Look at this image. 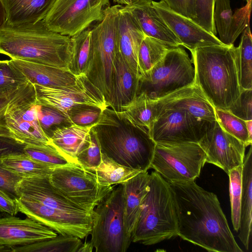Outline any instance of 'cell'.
I'll use <instances>...</instances> for the list:
<instances>
[{
	"label": "cell",
	"mask_w": 252,
	"mask_h": 252,
	"mask_svg": "<svg viewBox=\"0 0 252 252\" xmlns=\"http://www.w3.org/2000/svg\"><path fill=\"white\" fill-rule=\"evenodd\" d=\"M227 111L244 121L252 120V89H243Z\"/></svg>",
	"instance_id": "obj_47"
},
{
	"label": "cell",
	"mask_w": 252,
	"mask_h": 252,
	"mask_svg": "<svg viewBox=\"0 0 252 252\" xmlns=\"http://www.w3.org/2000/svg\"><path fill=\"white\" fill-rule=\"evenodd\" d=\"M195 82L215 108L225 110L234 103L241 85L238 47L208 46L190 51Z\"/></svg>",
	"instance_id": "obj_2"
},
{
	"label": "cell",
	"mask_w": 252,
	"mask_h": 252,
	"mask_svg": "<svg viewBox=\"0 0 252 252\" xmlns=\"http://www.w3.org/2000/svg\"><path fill=\"white\" fill-rule=\"evenodd\" d=\"M243 31L238 47L240 83L243 89H252V37L250 26Z\"/></svg>",
	"instance_id": "obj_36"
},
{
	"label": "cell",
	"mask_w": 252,
	"mask_h": 252,
	"mask_svg": "<svg viewBox=\"0 0 252 252\" xmlns=\"http://www.w3.org/2000/svg\"><path fill=\"white\" fill-rule=\"evenodd\" d=\"M91 242L96 252H125L131 242L124 227V197L119 184L97 205L93 214Z\"/></svg>",
	"instance_id": "obj_7"
},
{
	"label": "cell",
	"mask_w": 252,
	"mask_h": 252,
	"mask_svg": "<svg viewBox=\"0 0 252 252\" xmlns=\"http://www.w3.org/2000/svg\"><path fill=\"white\" fill-rule=\"evenodd\" d=\"M15 200L19 212L58 234L74 236L81 239L90 235L93 216L88 212H66L22 197Z\"/></svg>",
	"instance_id": "obj_13"
},
{
	"label": "cell",
	"mask_w": 252,
	"mask_h": 252,
	"mask_svg": "<svg viewBox=\"0 0 252 252\" xmlns=\"http://www.w3.org/2000/svg\"><path fill=\"white\" fill-rule=\"evenodd\" d=\"M92 128L101 153L108 158L141 172L150 168L156 143L148 129L133 125L109 107Z\"/></svg>",
	"instance_id": "obj_4"
},
{
	"label": "cell",
	"mask_w": 252,
	"mask_h": 252,
	"mask_svg": "<svg viewBox=\"0 0 252 252\" xmlns=\"http://www.w3.org/2000/svg\"><path fill=\"white\" fill-rule=\"evenodd\" d=\"M215 0H196V17L194 20L209 32L216 35L213 21Z\"/></svg>",
	"instance_id": "obj_45"
},
{
	"label": "cell",
	"mask_w": 252,
	"mask_h": 252,
	"mask_svg": "<svg viewBox=\"0 0 252 252\" xmlns=\"http://www.w3.org/2000/svg\"><path fill=\"white\" fill-rule=\"evenodd\" d=\"M174 11L194 20L196 0H161Z\"/></svg>",
	"instance_id": "obj_49"
},
{
	"label": "cell",
	"mask_w": 252,
	"mask_h": 252,
	"mask_svg": "<svg viewBox=\"0 0 252 252\" xmlns=\"http://www.w3.org/2000/svg\"><path fill=\"white\" fill-rule=\"evenodd\" d=\"M56 0H3L6 24L18 26L43 20Z\"/></svg>",
	"instance_id": "obj_27"
},
{
	"label": "cell",
	"mask_w": 252,
	"mask_h": 252,
	"mask_svg": "<svg viewBox=\"0 0 252 252\" xmlns=\"http://www.w3.org/2000/svg\"><path fill=\"white\" fill-rule=\"evenodd\" d=\"M94 248L91 243V241L85 242L82 244L77 252H92Z\"/></svg>",
	"instance_id": "obj_52"
},
{
	"label": "cell",
	"mask_w": 252,
	"mask_h": 252,
	"mask_svg": "<svg viewBox=\"0 0 252 252\" xmlns=\"http://www.w3.org/2000/svg\"><path fill=\"white\" fill-rule=\"evenodd\" d=\"M194 82L191 59L184 49L174 47L148 72L140 76L138 94L144 92L150 98L158 99Z\"/></svg>",
	"instance_id": "obj_8"
},
{
	"label": "cell",
	"mask_w": 252,
	"mask_h": 252,
	"mask_svg": "<svg viewBox=\"0 0 252 252\" xmlns=\"http://www.w3.org/2000/svg\"><path fill=\"white\" fill-rule=\"evenodd\" d=\"M173 47H174L145 35L141 42L138 55L139 77L148 72Z\"/></svg>",
	"instance_id": "obj_34"
},
{
	"label": "cell",
	"mask_w": 252,
	"mask_h": 252,
	"mask_svg": "<svg viewBox=\"0 0 252 252\" xmlns=\"http://www.w3.org/2000/svg\"><path fill=\"white\" fill-rule=\"evenodd\" d=\"M0 159V190L11 198H19L17 187L23 179L21 177L3 167Z\"/></svg>",
	"instance_id": "obj_48"
},
{
	"label": "cell",
	"mask_w": 252,
	"mask_h": 252,
	"mask_svg": "<svg viewBox=\"0 0 252 252\" xmlns=\"http://www.w3.org/2000/svg\"><path fill=\"white\" fill-rule=\"evenodd\" d=\"M91 30L89 28L70 37L72 57L68 71L77 76L85 74L90 58Z\"/></svg>",
	"instance_id": "obj_32"
},
{
	"label": "cell",
	"mask_w": 252,
	"mask_h": 252,
	"mask_svg": "<svg viewBox=\"0 0 252 252\" xmlns=\"http://www.w3.org/2000/svg\"><path fill=\"white\" fill-rule=\"evenodd\" d=\"M24 152L31 158L53 167L70 162L63 155L51 144L41 146L26 145Z\"/></svg>",
	"instance_id": "obj_40"
},
{
	"label": "cell",
	"mask_w": 252,
	"mask_h": 252,
	"mask_svg": "<svg viewBox=\"0 0 252 252\" xmlns=\"http://www.w3.org/2000/svg\"><path fill=\"white\" fill-rule=\"evenodd\" d=\"M157 100L159 113L164 109H179L201 120H216L215 108L195 83Z\"/></svg>",
	"instance_id": "obj_19"
},
{
	"label": "cell",
	"mask_w": 252,
	"mask_h": 252,
	"mask_svg": "<svg viewBox=\"0 0 252 252\" xmlns=\"http://www.w3.org/2000/svg\"><path fill=\"white\" fill-rule=\"evenodd\" d=\"M82 244L77 237L59 234L50 239L15 248L13 252H77Z\"/></svg>",
	"instance_id": "obj_33"
},
{
	"label": "cell",
	"mask_w": 252,
	"mask_h": 252,
	"mask_svg": "<svg viewBox=\"0 0 252 252\" xmlns=\"http://www.w3.org/2000/svg\"><path fill=\"white\" fill-rule=\"evenodd\" d=\"M150 174L141 172L122 183L124 197V227L128 240L131 237L139 215L142 200L147 192Z\"/></svg>",
	"instance_id": "obj_25"
},
{
	"label": "cell",
	"mask_w": 252,
	"mask_h": 252,
	"mask_svg": "<svg viewBox=\"0 0 252 252\" xmlns=\"http://www.w3.org/2000/svg\"><path fill=\"white\" fill-rule=\"evenodd\" d=\"M76 160L77 163L84 170L93 173L100 164L101 161V152L93 128L90 131L88 146L77 155Z\"/></svg>",
	"instance_id": "obj_42"
},
{
	"label": "cell",
	"mask_w": 252,
	"mask_h": 252,
	"mask_svg": "<svg viewBox=\"0 0 252 252\" xmlns=\"http://www.w3.org/2000/svg\"><path fill=\"white\" fill-rule=\"evenodd\" d=\"M109 0H56L44 19L51 30L72 36L100 21Z\"/></svg>",
	"instance_id": "obj_12"
},
{
	"label": "cell",
	"mask_w": 252,
	"mask_h": 252,
	"mask_svg": "<svg viewBox=\"0 0 252 252\" xmlns=\"http://www.w3.org/2000/svg\"><path fill=\"white\" fill-rule=\"evenodd\" d=\"M104 110L94 106L79 105L69 110L67 115L72 124L85 126L96 124Z\"/></svg>",
	"instance_id": "obj_43"
},
{
	"label": "cell",
	"mask_w": 252,
	"mask_h": 252,
	"mask_svg": "<svg viewBox=\"0 0 252 252\" xmlns=\"http://www.w3.org/2000/svg\"><path fill=\"white\" fill-rule=\"evenodd\" d=\"M242 169L243 165L239 166L227 173L229 178L231 220L236 232H238L240 226Z\"/></svg>",
	"instance_id": "obj_38"
},
{
	"label": "cell",
	"mask_w": 252,
	"mask_h": 252,
	"mask_svg": "<svg viewBox=\"0 0 252 252\" xmlns=\"http://www.w3.org/2000/svg\"><path fill=\"white\" fill-rule=\"evenodd\" d=\"M121 6L107 7L102 20L91 30L90 58L85 75L103 94L107 105L117 53L118 15Z\"/></svg>",
	"instance_id": "obj_6"
},
{
	"label": "cell",
	"mask_w": 252,
	"mask_h": 252,
	"mask_svg": "<svg viewBox=\"0 0 252 252\" xmlns=\"http://www.w3.org/2000/svg\"><path fill=\"white\" fill-rule=\"evenodd\" d=\"M197 143H156L150 168L169 182L194 181L206 163Z\"/></svg>",
	"instance_id": "obj_11"
},
{
	"label": "cell",
	"mask_w": 252,
	"mask_h": 252,
	"mask_svg": "<svg viewBox=\"0 0 252 252\" xmlns=\"http://www.w3.org/2000/svg\"><path fill=\"white\" fill-rule=\"evenodd\" d=\"M198 144L206 154V162L218 166L227 174L243 165L247 147L224 130L216 120L211 123Z\"/></svg>",
	"instance_id": "obj_16"
},
{
	"label": "cell",
	"mask_w": 252,
	"mask_h": 252,
	"mask_svg": "<svg viewBox=\"0 0 252 252\" xmlns=\"http://www.w3.org/2000/svg\"><path fill=\"white\" fill-rule=\"evenodd\" d=\"M2 166L22 178L49 176L55 168L39 162L25 153L1 159Z\"/></svg>",
	"instance_id": "obj_30"
},
{
	"label": "cell",
	"mask_w": 252,
	"mask_h": 252,
	"mask_svg": "<svg viewBox=\"0 0 252 252\" xmlns=\"http://www.w3.org/2000/svg\"><path fill=\"white\" fill-rule=\"evenodd\" d=\"M215 113L216 121L224 130L243 142L246 147L252 145L245 121L227 110L215 108Z\"/></svg>",
	"instance_id": "obj_37"
},
{
	"label": "cell",
	"mask_w": 252,
	"mask_h": 252,
	"mask_svg": "<svg viewBox=\"0 0 252 252\" xmlns=\"http://www.w3.org/2000/svg\"><path fill=\"white\" fill-rule=\"evenodd\" d=\"M252 0L247 1V4L239 9L233 15L232 25L230 31L228 45L233 44L240 33L249 25Z\"/></svg>",
	"instance_id": "obj_46"
},
{
	"label": "cell",
	"mask_w": 252,
	"mask_h": 252,
	"mask_svg": "<svg viewBox=\"0 0 252 252\" xmlns=\"http://www.w3.org/2000/svg\"><path fill=\"white\" fill-rule=\"evenodd\" d=\"M245 155L242 169V195L238 237L247 250L252 234V147Z\"/></svg>",
	"instance_id": "obj_28"
},
{
	"label": "cell",
	"mask_w": 252,
	"mask_h": 252,
	"mask_svg": "<svg viewBox=\"0 0 252 252\" xmlns=\"http://www.w3.org/2000/svg\"><path fill=\"white\" fill-rule=\"evenodd\" d=\"M176 236L177 216L173 191L167 181L152 171L131 242L153 245Z\"/></svg>",
	"instance_id": "obj_5"
},
{
	"label": "cell",
	"mask_w": 252,
	"mask_h": 252,
	"mask_svg": "<svg viewBox=\"0 0 252 252\" xmlns=\"http://www.w3.org/2000/svg\"><path fill=\"white\" fill-rule=\"evenodd\" d=\"M52 229L27 217H0V252H12L15 248L56 237Z\"/></svg>",
	"instance_id": "obj_18"
},
{
	"label": "cell",
	"mask_w": 252,
	"mask_h": 252,
	"mask_svg": "<svg viewBox=\"0 0 252 252\" xmlns=\"http://www.w3.org/2000/svg\"><path fill=\"white\" fill-rule=\"evenodd\" d=\"M153 4L182 46L190 51L199 47L224 45L216 35L206 31L193 19L172 10L162 1H153Z\"/></svg>",
	"instance_id": "obj_17"
},
{
	"label": "cell",
	"mask_w": 252,
	"mask_h": 252,
	"mask_svg": "<svg viewBox=\"0 0 252 252\" xmlns=\"http://www.w3.org/2000/svg\"><path fill=\"white\" fill-rule=\"evenodd\" d=\"M233 20L229 0H215L213 21L220 40L228 45V36Z\"/></svg>",
	"instance_id": "obj_39"
},
{
	"label": "cell",
	"mask_w": 252,
	"mask_h": 252,
	"mask_svg": "<svg viewBox=\"0 0 252 252\" xmlns=\"http://www.w3.org/2000/svg\"><path fill=\"white\" fill-rule=\"evenodd\" d=\"M10 61L33 84L50 88H62L75 84L77 80V76L55 66L19 59H10Z\"/></svg>",
	"instance_id": "obj_24"
},
{
	"label": "cell",
	"mask_w": 252,
	"mask_h": 252,
	"mask_svg": "<svg viewBox=\"0 0 252 252\" xmlns=\"http://www.w3.org/2000/svg\"><path fill=\"white\" fill-rule=\"evenodd\" d=\"M118 112L133 125L148 131L159 114L157 100L150 98L144 92L138 94Z\"/></svg>",
	"instance_id": "obj_29"
},
{
	"label": "cell",
	"mask_w": 252,
	"mask_h": 252,
	"mask_svg": "<svg viewBox=\"0 0 252 252\" xmlns=\"http://www.w3.org/2000/svg\"><path fill=\"white\" fill-rule=\"evenodd\" d=\"M145 36L135 19L122 5L118 15L117 52L130 69L139 76L138 55Z\"/></svg>",
	"instance_id": "obj_22"
},
{
	"label": "cell",
	"mask_w": 252,
	"mask_h": 252,
	"mask_svg": "<svg viewBox=\"0 0 252 252\" xmlns=\"http://www.w3.org/2000/svg\"><path fill=\"white\" fill-rule=\"evenodd\" d=\"M33 85L39 104L56 108L66 114L71 108L79 105L94 106L102 110L107 107L103 94L85 74L77 75L75 84L62 88Z\"/></svg>",
	"instance_id": "obj_15"
},
{
	"label": "cell",
	"mask_w": 252,
	"mask_h": 252,
	"mask_svg": "<svg viewBox=\"0 0 252 252\" xmlns=\"http://www.w3.org/2000/svg\"><path fill=\"white\" fill-rule=\"evenodd\" d=\"M51 185L80 209L93 214L97 205L114 189L103 186L94 173L69 162L55 167L49 175Z\"/></svg>",
	"instance_id": "obj_10"
},
{
	"label": "cell",
	"mask_w": 252,
	"mask_h": 252,
	"mask_svg": "<svg viewBox=\"0 0 252 252\" xmlns=\"http://www.w3.org/2000/svg\"><path fill=\"white\" fill-rule=\"evenodd\" d=\"M17 191L19 197L36 201L63 211L76 213L84 211L58 191L50 183L49 176L23 178L17 187Z\"/></svg>",
	"instance_id": "obj_21"
},
{
	"label": "cell",
	"mask_w": 252,
	"mask_h": 252,
	"mask_svg": "<svg viewBox=\"0 0 252 252\" xmlns=\"http://www.w3.org/2000/svg\"><path fill=\"white\" fill-rule=\"evenodd\" d=\"M139 76L135 74L117 52L114 63L112 89L107 107L120 112L138 94Z\"/></svg>",
	"instance_id": "obj_23"
},
{
	"label": "cell",
	"mask_w": 252,
	"mask_h": 252,
	"mask_svg": "<svg viewBox=\"0 0 252 252\" xmlns=\"http://www.w3.org/2000/svg\"><path fill=\"white\" fill-rule=\"evenodd\" d=\"M26 146L16 140L6 126L1 106L0 107V159L10 155L24 154Z\"/></svg>",
	"instance_id": "obj_44"
},
{
	"label": "cell",
	"mask_w": 252,
	"mask_h": 252,
	"mask_svg": "<svg viewBox=\"0 0 252 252\" xmlns=\"http://www.w3.org/2000/svg\"><path fill=\"white\" fill-rule=\"evenodd\" d=\"M28 81L10 60H0V99L8 100Z\"/></svg>",
	"instance_id": "obj_35"
},
{
	"label": "cell",
	"mask_w": 252,
	"mask_h": 252,
	"mask_svg": "<svg viewBox=\"0 0 252 252\" xmlns=\"http://www.w3.org/2000/svg\"><path fill=\"white\" fill-rule=\"evenodd\" d=\"M6 23V13L3 0H0V30Z\"/></svg>",
	"instance_id": "obj_51"
},
{
	"label": "cell",
	"mask_w": 252,
	"mask_h": 252,
	"mask_svg": "<svg viewBox=\"0 0 252 252\" xmlns=\"http://www.w3.org/2000/svg\"><path fill=\"white\" fill-rule=\"evenodd\" d=\"M38 117L41 128L49 138L56 129L72 124L66 113L40 104L38 107Z\"/></svg>",
	"instance_id": "obj_41"
},
{
	"label": "cell",
	"mask_w": 252,
	"mask_h": 252,
	"mask_svg": "<svg viewBox=\"0 0 252 252\" xmlns=\"http://www.w3.org/2000/svg\"><path fill=\"white\" fill-rule=\"evenodd\" d=\"M0 212L10 216L16 215L19 212L17 204L15 199L0 190Z\"/></svg>",
	"instance_id": "obj_50"
},
{
	"label": "cell",
	"mask_w": 252,
	"mask_h": 252,
	"mask_svg": "<svg viewBox=\"0 0 252 252\" xmlns=\"http://www.w3.org/2000/svg\"><path fill=\"white\" fill-rule=\"evenodd\" d=\"M153 0H133L124 8L135 19L146 36L159 40L172 47L181 43L154 7Z\"/></svg>",
	"instance_id": "obj_20"
},
{
	"label": "cell",
	"mask_w": 252,
	"mask_h": 252,
	"mask_svg": "<svg viewBox=\"0 0 252 252\" xmlns=\"http://www.w3.org/2000/svg\"><path fill=\"white\" fill-rule=\"evenodd\" d=\"M249 140L252 142V120L245 121Z\"/></svg>",
	"instance_id": "obj_53"
},
{
	"label": "cell",
	"mask_w": 252,
	"mask_h": 252,
	"mask_svg": "<svg viewBox=\"0 0 252 252\" xmlns=\"http://www.w3.org/2000/svg\"><path fill=\"white\" fill-rule=\"evenodd\" d=\"M39 104L29 81L1 106L5 124L18 141L30 146L51 144L38 117Z\"/></svg>",
	"instance_id": "obj_9"
},
{
	"label": "cell",
	"mask_w": 252,
	"mask_h": 252,
	"mask_svg": "<svg viewBox=\"0 0 252 252\" xmlns=\"http://www.w3.org/2000/svg\"><path fill=\"white\" fill-rule=\"evenodd\" d=\"M96 124L85 126L71 124L58 128L50 137V143L70 163L78 164L76 157L88 146L91 129Z\"/></svg>",
	"instance_id": "obj_26"
},
{
	"label": "cell",
	"mask_w": 252,
	"mask_h": 252,
	"mask_svg": "<svg viewBox=\"0 0 252 252\" xmlns=\"http://www.w3.org/2000/svg\"><path fill=\"white\" fill-rule=\"evenodd\" d=\"M168 182L176 209L177 236L208 252H243L215 194L194 181Z\"/></svg>",
	"instance_id": "obj_1"
},
{
	"label": "cell",
	"mask_w": 252,
	"mask_h": 252,
	"mask_svg": "<svg viewBox=\"0 0 252 252\" xmlns=\"http://www.w3.org/2000/svg\"><path fill=\"white\" fill-rule=\"evenodd\" d=\"M211 122L182 110L164 109L159 112L149 133L156 143H198Z\"/></svg>",
	"instance_id": "obj_14"
},
{
	"label": "cell",
	"mask_w": 252,
	"mask_h": 252,
	"mask_svg": "<svg viewBox=\"0 0 252 252\" xmlns=\"http://www.w3.org/2000/svg\"><path fill=\"white\" fill-rule=\"evenodd\" d=\"M140 172L119 164L101 153V161L94 173L98 184L109 186L125 182Z\"/></svg>",
	"instance_id": "obj_31"
},
{
	"label": "cell",
	"mask_w": 252,
	"mask_h": 252,
	"mask_svg": "<svg viewBox=\"0 0 252 252\" xmlns=\"http://www.w3.org/2000/svg\"><path fill=\"white\" fill-rule=\"evenodd\" d=\"M133 0H113L114 2L117 3L121 5H129Z\"/></svg>",
	"instance_id": "obj_54"
},
{
	"label": "cell",
	"mask_w": 252,
	"mask_h": 252,
	"mask_svg": "<svg viewBox=\"0 0 252 252\" xmlns=\"http://www.w3.org/2000/svg\"><path fill=\"white\" fill-rule=\"evenodd\" d=\"M0 54L11 59L51 65L68 71L72 57L70 36L49 29L43 20L0 30Z\"/></svg>",
	"instance_id": "obj_3"
}]
</instances>
